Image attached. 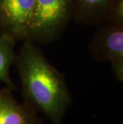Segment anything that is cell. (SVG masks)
<instances>
[{
    "instance_id": "obj_1",
    "label": "cell",
    "mask_w": 123,
    "mask_h": 124,
    "mask_svg": "<svg viewBox=\"0 0 123 124\" xmlns=\"http://www.w3.org/2000/svg\"><path fill=\"white\" fill-rule=\"evenodd\" d=\"M17 67L26 104L44 113L54 124H62L71 102L63 75L30 40L26 41L21 49Z\"/></svg>"
},
{
    "instance_id": "obj_2",
    "label": "cell",
    "mask_w": 123,
    "mask_h": 124,
    "mask_svg": "<svg viewBox=\"0 0 123 124\" xmlns=\"http://www.w3.org/2000/svg\"><path fill=\"white\" fill-rule=\"evenodd\" d=\"M70 4L71 0H35L27 38L44 40L56 35L66 22Z\"/></svg>"
},
{
    "instance_id": "obj_3",
    "label": "cell",
    "mask_w": 123,
    "mask_h": 124,
    "mask_svg": "<svg viewBox=\"0 0 123 124\" xmlns=\"http://www.w3.org/2000/svg\"><path fill=\"white\" fill-rule=\"evenodd\" d=\"M35 0H0V30L15 39L27 38Z\"/></svg>"
},
{
    "instance_id": "obj_4",
    "label": "cell",
    "mask_w": 123,
    "mask_h": 124,
    "mask_svg": "<svg viewBox=\"0 0 123 124\" xmlns=\"http://www.w3.org/2000/svg\"><path fill=\"white\" fill-rule=\"evenodd\" d=\"M98 47L101 55L110 61L113 71L117 79L123 78V27L113 24L101 35Z\"/></svg>"
},
{
    "instance_id": "obj_5",
    "label": "cell",
    "mask_w": 123,
    "mask_h": 124,
    "mask_svg": "<svg viewBox=\"0 0 123 124\" xmlns=\"http://www.w3.org/2000/svg\"><path fill=\"white\" fill-rule=\"evenodd\" d=\"M36 111L28 105H21L10 90H0V124H41Z\"/></svg>"
},
{
    "instance_id": "obj_6",
    "label": "cell",
    "mask_w": 123,
    "mask_h": 124,
    "mask_svg": "<svg viewBox=\"0 0 123 124\" xmlns=\"http://www.w3.org/2000/svg\"><path fill=\"white\" fill-rule=\"evenodd\" d=\"M16 39L7 34L0 35V81L10 89L15 86L10 78V67L14 61V44Z\"/></svg>"
},
{
    "instance_id": "obj_7",
    "label": "cell",
    "mask_w": 123,
    "mask_h": 124,
    "mask_svg": "<svg viewBox=\"0 0 123 124\" xmlns=\"http://www.w3.org/2000/svg\"><path fill=\"white\" fill-rule=\"evenodd\" d=\"M114 0H77L78 7L86 13L99 11L111 3Z\"/></svg>"
},
{
    "instance_id": "obj_8",
    "label": "cell",
    "mask_w": 123,
    "mask_h": 124,
    "mask_svg": "<svg viewBox=\"0 0 123 124\" xmlns=\"http://www.w3.org/2000/svg\"><path fill=\"white\" fill-rule=\"evenodd\" d=\"M110 19L114 25H123V0H114L110 11Z\"/></svg>"
}]
</instances>
